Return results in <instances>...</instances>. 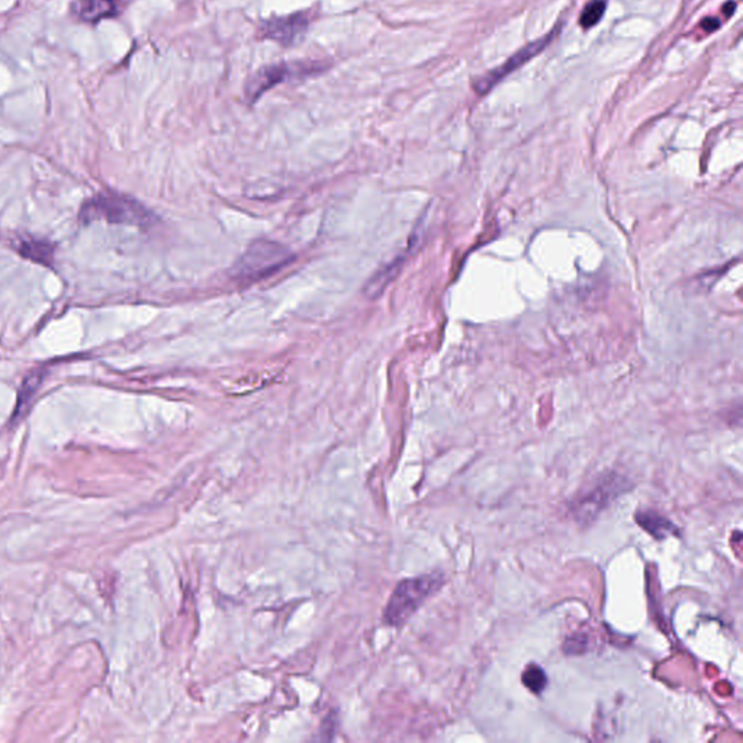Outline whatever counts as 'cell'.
<instances>
[{
  "mask_svg": "<svg viewBox=\"0 0 743 743\" xmlns=\"http://www.w3.org/2000/svg\"><path fill=\"white\" fill-rule=\"evenodd\" d=\"M79 218L85 224L105 220L106 223L135 227H151L157 221L149 208L144 207L137 199L121 194L96 195L80 208Z\"/></svg>",
  "mask_w": 743,
  "mask_h": 743,
  "instance_id": "obj_2",
  "label": "cell"
},
{
  "mask_svg": "<svg viewBox=\"0 0 743 743\" xmlns=\"http://www.w3.org/2000/svg\"><path fill=\"white\" fill-rule=\"evenodd\" d=\"M443 584L445 577L440 572L400 582L389 598L384 614L385 623L389 626H401L407 622Z\"/></svg>",
  "mask_w": 743,
  "mask_h": 743,
  "instance_id": "obj_3",
  "label": "cell"
},
{
  "mask_svg": "<svg viewBox=\"0 0 743 743\" xmlns=\"http://www.w3.org/2000/svg\"><path fill=\"white\" fill-rule=\"evenodd\" d=\"M295 259L288 247L278 241L259 238L253 241L231 269V278L241 285L259 282L291 265Z\"/></svg>",
  "mask_w": 743,
  "mask_h": 743,
  "instance_id": "obj_1",
  "label": "cell"
},
{
  "mask_svg": "<svg viewBox=\"0 0 743 743\" xmlns=\"http://www.w3.org/2000/svg\"><path fill=\"white\" fill-rule=\"evenodd\" d=\"M550 40H552V34L548 35V37L546 38H543V40H539L537 41V43H533L532 45H529V47L524 48V50H521L520 53L516 54V56L511 57V59L508 60L507 63H504L503 66L498 67V69H495L494 72L488 73L487 76L479 79L478 83H476L475 85V88L478 89L479 93H485L487 92V90L492 89V86L497 85V83L500 82L503 77L510 75V73L514 72L517 67H520L521 64L526 63L527 60L532 59L535 54L539 53V51H542L543 48L548 45Z\"/></svg>",
  "mask_w": 743,
  "mask_h": 743,
  "instance_id": "obj_6",
  "label": "cell"
},
{
  "mask_svg": "<svg viewBox=\"0 0 743 743\" xmlns=\"http://www.w3.org/2000/svg\"><path fill=\"white\" fill-rule=\"evenodd\" d=\"M121 0H76L75 12L82 21L96 22L118 14Z\"/></svg>",
  "mask_w": 743,
  "mask_h": 743,
  "instance_id": "obj_8",
  "label": "cell"
},
{
  "mask_svg": "<svg viewBox=\"0 0 743 743\" xmlns=\"http://www.w3.org/2000/svg\"><path fill=\"white\" fill-rule=\"evenodd\" d=\"M310 25V19L307 14H295L283 16V18H273L262 25L263 37L278 43L289 45L295 43L298 37L304 35Z\"/></svg>",
  "mask_w": 743,
  "mask_h": 743,
  "instance_id": "obj_4",
  "label": "cell"
},
{
  "mask_svg": "<svg viewBox=\"0 0 743 743\" xmlns=\"http://www.w3.org/2000/svg\"><path fill=\"white\" fill-rule=\"evenodd\" d=\"M701 27H703L704 30H706L707 32H713V31H716L717 28L720 27V22L717 21V19H712V18L706 19V21H704L703 24H701Z\"/></svg>",
  "mask_w": 743,
  "mask_h": 743,
  "instance_id": "obj_14",
  "label": "cell"
},
{
  "mask_svg": "<svg viewBox=\"0 0 743 743\" xmlns=\"http://www.w3.org/2000/svg\"><path fill=\"white\" fill-rule=\"evenodd\" d=\"M44 373L41 371H34L30 375L25 376L24 382H22L21 391H19L18 402H16V408L12 421H18L19 418L24 417L27 411L30 410L32 400H34L35 394H37L38 388L43 384Z\"/></svg>",
  "mask_w": 743,
  "mask_h": 743,
  "instance_id": "obj_10",
  "label": "cell"
},
{
  "mask_svg": "<svg viewBox=\"0 0 743 743\" xmlns=\"http://www.w3.org/2000/svg\"><path fill=\"white\" fill-rule=\"evenodd\" d=\"M636 521L643 530H646L649 535L656 537V539H665V537L677 533L672 521L665 519L664 516L655 513V511H638Z\"/></svg>",
  "mask_w": 743,
  "mask_h": 743,
  "instance_id": "obj_11",
  "label": "cell"
},
{
  "mask_svg": "<svg viewBox=\"0 0 743 743\" xmlns=\"http://www.w3.org/2000/svg\"><path fill=\"white\" fill-rule=\"evenodd\" d=\"M606 0H594L584 9L580 18L581 27L591 28L601 21L606 12Z\"/></svg>",
  "mask_w": 743,
  "mask_h": 743,
  "instance_id": "obj_13",
  "label": "cell"
},
{
  "mask_svg": "<svg viewBox=\"0 0 743 743\" xmlns=\"http://www.w3.org/2000/svg\"><path fill=\"white\" fill-rule=\"evenodd\" d=\"M292 70L295 69H291V66L285 63L278 64V66L265 67V69L260 70L250 80L247 95L252 99L259 98L260 95H263L272 86L278 85L283 79H288L291 76Z\"/></svg>",
  "mask_w": 743,
  "mask_h": 743,
  "instance_id": "obj_7",
  "label": "cell"
},
{
  "mask_svg": "<svg viewBox=\"0 0 743 743\" xmlns=\"http://www.w3.org/2000/svg\"><path fill=\"white\" fill-rule=\"evenodd\" d=\"M521 680H523L524 685L535 694L542 693V691L545 690L546 685H548V677H546L545 671H543L539 665L535 664L529 665V667L526 668Z\"/></svg>",
  "mask_w": 743,
  "mask_h": 743,
  "instance_id": "obj_12",
  "label": "cell"
},
{
  "mask_svg": "<svg viewBox=\"0 0 743 743\" xmlns=\"http://www.w3.org/2000/svg\"><path fill=\"white\" fill-rule=\"evenodd\" d=\"M622 485H617V478H606L600 484L595 485L593 490L587 492L581 498L575 507V513L580 519H594L595 514L607 507V504L613 500L614 495L617 497V490Z\"/></svg>",
  "mask_w": 743,
  "mask_h": 743,
  "instance_id": "obj_5",
  "label": "cell"
},
{
  "mask_svg": "<svg viewBox=\"0 0 743 743\" xmlns=\"http://www.w3.org/2000/svg\"><path fill=\"white\" fill-rule=\"evenodd\" d=\"M18 252L25 259L40 263V265L51 266L54 262L53 244L41 238H22L18 244Z\"/></svg>",
  "mask_w": 743,
  "mask_h": 743,
  "instance_id": "obj_9",
  "label": "cell"
}]
</instances>
